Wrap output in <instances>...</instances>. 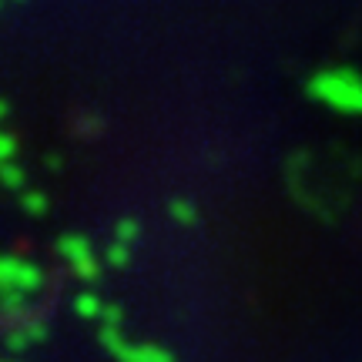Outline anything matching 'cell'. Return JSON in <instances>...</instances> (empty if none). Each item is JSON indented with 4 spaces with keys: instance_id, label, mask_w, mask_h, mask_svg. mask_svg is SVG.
<instances>
[{
    "instance_id": "obj_1",
    "label": "cell",
    "mask_w": 362,
    "mask_h": 362,
    "mask_svg": "<svg viewBox=\"0 0 362 362\" xmlns=\"http://www.w3.org/2000/svg\"><path fill=\"white\" fill-rule=\"evenodd\" d=\"M309 94L339 115H362V74H356L349 67L319 71L309 81Z\"/></svg>"
},
{
    "instance_id": "obj_2",
    "label": "cell",
    "mask_w": 362,
    "mask_h": 362,
    "mask_svg": "<svg viewBox=\"0 0 362 362\" xmlns=\"http://www.w3.org/2000/svg\"><path fill=\"white\" fill-rule=\"evenodd\" d=\"M98 336H101V346L111 352L117 362H175V356H171L168 349L131 342V339L124 336V329H115V325H101Z\"/></svg>"
},
{
    "instance_id": "obj_3",
    "label": "cell",
    "mask_w": 362,
    "mask_h": 362,
    "mask_svg": "<svg viewBox=\"0 0 362 362\" xmlns=\"http://www.w3.org/2000/svg\"><path fill=\"white\" fill-rule=\"evenodd\" d=\"M44 275L34 262L27 259H11V255H0V292H17V296H30L37 292Z\"/></svg>"
},
{
    "instance_id": "obj_4",
    "label": "cell",
    "mask_w": 362,
    "mask_h": 362,
    "mask_svg": "<svg viewBox=\"0 0 362 362\" xmlns=\"http://www.w3.org/2000/svg\"><path fill=\"white\" fill-rule=\"evenodd\" d=\"M57 252H61V259L74 269L78 279L94 282V279L101 275V259L94 255V245H90L88 238H81V235H64V238L57 242Z\"/></svg>"
},
{
    "instance_id": "obj_5",
    "label": "cell",
    "mask_w": 362,
    "mask_h": 362,
    "mask_svg": "<svg viewBox=\"0 0 362 362\" xmlns=\"http://www.w3.org/2000/svg\"><path fill=\"white\" fill-rule=\"evenodd\" d=\"M44 336H47V329H44L40 322H27V325L13 329L11 336H7V346H11V349H27L30 342H40Z\"/></svg>"
},
{
    "instance_id": "obj_6",
    "label": "cell",
    "mask_w": 362,
    "mask_h": 362,
    "mask_svg": "<svg viewBox=\"0 0 362 362\" xmlns=\"http://www.w3.org/2000/svg\"><path fill=\"white\" fill-rule=\"evenodd\" d=\"M104 309H107V305H104V302L94 296V292H81V296L74 298V312H78L84 322H101Z\"/></svg>"
},
{
    "instance_id": "obj_7",
    "label": "cell",
    "mask_w": 362,
    "mask_h": 362,
    "mask_svg": "<svg viewBox=\"0 0 362 362\" xmlns=\"http://www.w3.org/2000/svg\"><path fill=\"white\" fill-rule=\"evenodd\" d=\"M0 185H4V188H24V192H27V175H24V168H21L17 161H7V165L0 168Z\"/></svg>"
},
{
    "instance_id": "obj_8",
    "label": "cell",
    "mask_w": 362,
    "mask_h": 362,
    "mask_svg": "<svg viewBox=\"0 0 362 362\" xmlns=\"http://www.w3.org/2000/svg\"><path fill=\"white\" fill-rule=\"evenodd\" d=\"M141 238V225L134 218H121L115 225V242H121V245H134Z\"/></svg>"
},
{
    "instance_id": "obj_9",
    "label": "cell",
    "mask_w": 362,
    "mask_h": 362,
    "mask_svg": "<svg viewBox=\"0 0 362 362\" xmlns=\"http://www.w3.org/2000/svg\"><path fill=\"white\" fill-rule=\"evenodd\" d=\"M168 211L178 225H194V221H198V208H194L192 202H185V198H175L168 205Z\"/></svg>"
},
{
    "instance_id": "obj_10",
    "label": "cell",
    "mask_w": 362,
    "mask_h": 362,
    "mask_svg": "<svg viewBox=\"0 0 362 362\" xmlns=\"http://www.w3.org/2000/svg\"><path fill=\"white\" fill-rule=\"evenodd\" d=\"M107 265H115V269H124L131 262V245H121V242H111V248H107Z\"/></svg>"
},
{
    "instance_id": "obj_11",
    "label": "cell",
    "mask_w": 362,
    "mask_h": 362,
    "mask_svg": "<svg viewBox=\"0 0 362 362\" xmlns=\"http://www.w3.org/2000/svg\"><path fill=\"white\" fill-rule=\"evenodd\" d=\"M21 202H24L27 215H44V211H47V198H44L40 192H24L21 194Z\"/></svg>"
},
{
    "instance_id": "obj_12",
    "label": "cell",
    "mask_w": 362,
    "mask_h": 362,
    "mask_svg": "<svg viewBox=\"0 0 362 362\" xmlns=\"http://www.w3.org/2000/svg\"><path fill=\"white\" fill-rule=\"evenodd\" d=\"M13 155H17V141H13L11 134L0 131V168H4L7 161H13Z\"/></svg>"
},
{
    "instance_id": "obj_13",
    "label": "cell",
    "mask_w": 362,
    "mask_h": 362,
    "mask_svg": "<svg viewBox=\"0 0 362 362\" xmlns=\"http://www.w3.org/2000/svg\"><path fill=\"white\" fill-rule=\"evenodd\" d=\"M4 115H7V104L0 101V121H4Z\"/></svg>"
},
{
    "instance_id": "obj_14",
    "label": "cell",
    "mask_w": 362,
    "mask_h": 362,
    "mask_svg": "<svg viewBox=\"0 0 362 362\" xmlns=\"http://www.w3.org/2000/svg\"><path fill=\"white\" fill-rule=\"evenodd\" d=\"M0 4H4V0H0Z\"/></svg>"
}]
</instances>
